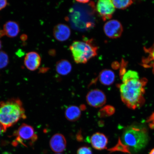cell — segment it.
<instances>
[{
  "label": "cell",
  "instance_id": "8",
  "mask_svg": "<svg viewBox=\"0 0 154 154\" xmlns=\"http://www.w3.org/2000/svg\"><path fill=\"white\" fill-rule=\"evenodd\" d=\"M103 28L106 36L111 38L120 37L123 32V27L121 23L114 19L108 21L104 25Z\"/></svg>",
  "mask_w": 154,
  "mask_h": 154
},
{
  "label": "cell",
  "instance_id": "12",
  "mask_svg": "<svg viewBox=\"0 0 154 154\" xmlns=\"http://www.w3.org/2000/svg\"><path fill=\"white\" fill-rule=\"evenodd\" d=\"M24 62L27 68L29 70L33 71L36 70L40 66L41 58L36 52H30L26 54Z\"/></svg>",
  "mask_w": 154,
  "mask_h": 154
},
{
  "label": "cell",
  "instance_id": "16",
  "mask_svg": "<svg viewBox=\"0 0 154 154\" xmlns=\"http://www.w3.org/2000/svg\"><path fill=\"white\" fill-rule=\"evenodd\" d=\"M72 69V65L68 60L62 59L57 61L56 65V70L59 75L65 76L70 73Z\"/></svg>",
  "mask_w": 154,
  "mask_h": 154
},
{
  "label": "cell",
  "instance_id": "13",
  "mask_svg": "<svg viewBox=\"0 0 154 154\" xmlns=\"http://www.w3.org/2000/svg\"><path fill=\"white\" fill-rule=\"evenodd\" d=\"M115 75L110 69H105L100 73L98 79L102 84L105 86L111 85L114 82Z\"/></svg>",
  "mask_w": 154,
  "mask_h": 154
},
{
  "label": "cell",
  "instance_id": "10",
  "mask_svg": "<svg viewBox=\"0 0 154 154\" xmlns=\"http://www.w3.org/2000/svg\"><path fill=\"white\" fill-rule=\"evenodd\" d=\"M53 34L54 37L57 41L63 42L66 41L70 37L71 30L67 25L60 23L54 27Z\"/></svg>",
  "mask_w": 154,
  "mask_h": 154
},
{
  "label": "cell",
  "instance_id": "31",
  "mask_svg": "<svg viewBox=\"0 0 154 154\" xmlns=\"http://www.w3.org/2000/svg\"><path fill=\"white\" fill-rule=\"evenodd\" d=\"M62 154L59 153H57V154Z\"/></svg>",
  "mask_w": 154,
  "mask_h": 154
},
{
  "label": "cell",
  "instance_id": "5",
  "mask_svg": "<svg viewBox=\"0 0 154 154\" xmlns=\"http://www.w3.org/2000/svg\"><path fill=\"white\" fill-rule=\"evenodd\" d=\"M14 136L16 140L23 144L24 142L33 143L37 140L38 136L32 126L26 124H23L14 132Z\"/></svg>",
  "mask_w": 154,
  "mask_h": 154
},
{
  "label": "cell",
  "instance_id": "9",
  "mask_svg": "<svg viewBox=\"0 0 154 154\" xmlns=\"http://www.w3.org/2000/svg\"><path fill=\"white\" fill-rule=\"evenodd\" d=\"M50 147L54 152H63L66 149L67 142L65 136L62 134H57L52 137L49 142Z\"/></svg>",
  "mask_w": 154,
  "mask_h": 154
},
{
  "label": "cell",
  "instance_id": "24",
  "mask_svg": "<svg viewBox=\"0 0 154 154\" xmlns=\"http://www.w3.org/2000/svg\"><path fill=\"white\" fill-rule=\"evenodd\" d=\"M76 137L77 140H78V141L82 142L83 141V137L82 135L81 131H79L78 132V133L77 134Z\"/></svg>",
  "mask_w": 154,
  "mask_h": 154
},
{
  "label": "cell",
  "instance_id": "23",
  "mask_svg": "<svg viewBox=\"0 0 154 154\" xmlns=\"http://www.w3.org/2000/svg\"><path fill=\"white\" fill-rule=\"evenodd\" d=\"M7 2L5 0H0V10L4 8L7 5Z\"/></svg>",
  "mask_w": 154,
  "mask_h": 154
},
{
  "label": "cell",
  "instance_id": "14",
  "mask_svg": "<svg viewBox=\"0 0 154 154\" xmlns=\"http://www.w3.org/2000/svg\"><path fill=\"white\" fill-rule=\"evenodd\" d=\"M3 31L8 37H16L20 32L19 25L14 21H8L4 26Z\"/></svg>",
  "mask_w": 154,
  "mask_h": 154
},
{
  "label": "cell",
  "instance_id": "3",
  "mask_svg": "<svg viewBox=\"0 0 154 154\" xmlns=\"http://www.w3.org/2000/svg\"><path fill=\"white\" fill-rule=\"evenodd\" d=\"M121 140L129 148L130 152H137L147 146L149 142V135L144 127L132 125L125 129Z\"/></svg>",
  "mask_w": 154,
  "mask_h": 154
},
{
  "label": "cell",
  "instance_id": "2",
  "mask_svg": "<svg viewBox=\"0 0 154 154\" xmlns=\"http://www.w3.org/2000/svg\"><path fill=\"white\" fill-rule=\"evenodd\" d=\"M26 116L22 101L13 99L0 103V125L3 132Z\"/></svg>",
  "mask_w": 154,
  "mask_h": 154
},
{
  "label": "cell",
  "instance_id": "4",
  "mask_svg": "<svg viewBox=\"0 0 154 154\" xmlns=\"http://www.w3.org/2000/svg\"><path fill=\"white\" fill-rule=\"evenodd\" d=\"M73 59L78 64H85L97 55L98 48L92 40H76L69 47Z\"/></svg>",
  "mask_w": 154,
  "mask_h": 154
},
{
  "label": "cell",
  "instance_id": "28",
  "mask_svg": "<svg viewBox=\"0 0 154 154\" xmlns=\"http://www.w3.org/2000/svg\"><path fill=\"white\" fill-rule=\"evenodd\" d=\"M2 132H3V130L1 125H0V135H1Z\"/></svg>",
  "mask_w": 154,
  "mask_h": 154
},
{
  "label": "cell",
  "instance_id": "30",
  "mask_svg": "<svg viewBox=\"0 0 154 154\" xmlns=\"http://www.w3.org/2000/svg\"><path fill=\"white\" fill-rule=\"evenodd\" d=\"M2 48V43L1 40H0V50Z\"/></svg>",
  "mask_w": 154,
  "mask_h": 154
},
{
  "label": "cell",
  "instance_id": "7",
  "mask_svg": "<svg viewBox=\"0 0 154 154\" xmlns=\"http://www.w3.org/2000/svg\"><path fill=\"white\" fill-rule=\"evenodd\" d=\"M86 101L91 106L99 108L103 106L106 101V97L101 90L95 89L91 90L87 94Z\"/></svg>",
  "mask_w": 154,
  "mask_h": 154
},
{
  "label": "cell",
  "instance_id": "19",
  "mask_svg": "<svg viewBox=\"0 0 154 154\" xmlns=\"http://www.w3.org/2000/svg\"><path fill=\"white\" fill-rule=\"evenodd\" d=\"M108 150L110 153L115 151H120L124 152L125 153H131L129 148L122 143L120 139L119 140L118 143H117L115 147L112 148L111 149H109Z\"/></svg>",
  "mask_w": 154,
  "mask_h": 154
},
{
  "label": "cell",
  "instance_id": "27",
  "mask_svg": "<svg viewBox=\"0 0 154 154\" xmlns=\"http://www.w3.org/2000/svg\"><path fill=\"white\" fill-rule=\"evenodd\" d=\"M80 109L81 110L84 111L86 109V106L85 105L82 104L80 106Z\"/></svg>",
  "mask_w": 154,
  "mask_h": 154
},
{
  "label": "cell",
  "instance_id": "11",
  "mask_svg": "<svg viewBox=\"0 0 154 154\" xmlns=\"http://www.w3.org/2000/svg\"><path fill=\"white\" fill-rule=\"evenodd\" d=\"M89 140L92 147L95 149L102 150L107 149L108 139L101 133L96 132L92 134Z\"/></svg>",
  "mask_w": 154,
  "mask_h": 154
},
{
  "label": "cell",
  "instance_id": "29",
  "mask_svg": "<svg viewBox=\"0 0 154 154\" xmlns=\"http://www.w3.org/2000/svg\"><path fill=\"white\" fill-rule=\"evenodd\" d=\"M149 154H154V149H153L150 151Z\"/></svg>",
  "mask_w": 154,
  "mask_h": 154
},
{
  "label": "cell",
  "instance_id": "17",
  "mask_svg": "<svg viewBox=\"0 0 154 154\" xmlns=\"http://www.w3.org/2000/svg\"><path fill=\"white\" fill-rule=\"evenodd\" d=\"M115 112L114 107L110 105H107L100 109L97 113L100 118H103L111 116L114 114Z\"/></svg>",
  "mask_w": 154,
  "mask_h": 154
},
{
  "label": "cell",
  "instance_id": "1",
  "mask_svg": "<svg viewBox=\"0 0 154 154\" xmlns=\"http://www.w3.org/2000/svg\"><path fill=\"white\" fill-rule=\"evenodd\" d=\"M121 78L122 84L118 87L123 103L132 109L142 106L145 103L144 95L147 80L140 79L138 72L132 70L125 72Z\"/></svg>",
  "mask_w": 154,
  "mask_h": 154
},
{
  "label": "cell",
  "instance_id": "18",
  "mask_svg": "<svg viewBox=\"0 0 154 154\" xmlns=\"http://www.w3.org/2000/svg\"><path fill=\"white\" fill-rule=\"evenodd\" d=\"M112 2L115 8L120 9H126L133 3L130 0H113Z\"/></svg>",
  "mask_w": 154,
  "mask_h": 154
},
{
  "label": "cell",
  "instance_id": "22",
  "mask_svg": "<svg viewBox=\"0 0 154 154\" xmlns=\"http://www.w3.org/2000/svg\"><path fill=\"white\" fill-rule=\"evenodd\" d=\"M147 122L150 128L154 129V112L148 118Z\"/></svg>",
  "mask_w": 154,
  "mask_h": 154
},
{
  "label": "cell",
  "instance_id": "25",
  "mask_svg": "<svg viewBox=\"0 0 154 154\" xmlns=\"http://www.w3.org/2000/svg\"><path fill=\"white\" fill-rule=\"evenodd\" d=\"M77 2L80 3L85 4L89 2V1H88V0H83V1H76Z\"/></svg>",
  "mask_w": 154,
  "mask_h": 154
},
{
  "label": "cell",
  "instance_id": "20",
  "mask_svg": "<svg viewBox=\"0 0 154 154\" xmlns=\"http://www.w3.org/2000/svg\"><path fill=\"white\" fill-rule=\"evenodd\" d=\"M9 63V57L5 51H0V69H3L7 66Z\"/></svg>",
  "mask_w": 154,
  "mask_h": 154
},
{
  "label": "cell",
  "instance_id": "26",
  "mask_svg": "<svg viewBox=\"0 0 154 154\" xmlns=\"http://www.w3.org/2000/svg\"><path fill=\"white\" fill-rule=\"evenodd\" d=\"M27 36L26 35H22L21 36V39L23 40V41H25V40L27 39Z\"/></svg>",
  "mask_w": 154,
  "mask_h": 154
},
{
  "label": "cell",
  "instance_id": "15",
  "mask_svg": "<svg viewBox=\"0 0 154 154\" xmlns=\"http://www.w3.org/2000/svg\"><path fill=\"white\" fill-rule=\"evenodd\" d=\"M65 115L66 119L71 122H75L79 120L81 116V110L76 106H70L66 109Z\"/></svg>",
  "mask_w": 154,
  "mask_h": 154
},
{
  "label": "cell",
  "instance_id": "21",
  "mask_svg": "<svg viewBox=\"0 0 154 154\" xmlns=\"http://www.w3.org/2000/svg\"><path fill=\"white\" fill-rule=\"evenodd\" d=\"M77 154H92V149L88 146H82L78 149Z\"/></svg>",
  "mask_w": 154,
  "mask_h": 154
},
{
  "label": "cell",
  "instance_id": "6",
  "mask_svg": "<svg viewBox=\"0 0 154 154\" xmlns=\"http://www.w3.org/2000/svg\"><path fill=\"white\" fill-rule=\"evenodd\" d=\"M96 9L103 21L109 20L112 17L115 8L111 0H100L97 2Z\"/></svg>",
  "mask_w": 154,
  "mask_h": 154
}]
</instances>
